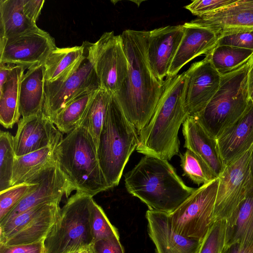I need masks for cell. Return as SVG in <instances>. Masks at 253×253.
<instances>
[{
    "label": "cell",
    "mask_w": 253,
    "mask_h": 253,
    "mask_svg": "<svg viewBox=\"0 0 253 253\" xmlns=\"http://www.w3.org/2000/svg\"><path fill=\"white\" fill-rule=\"evenodd\" d=\"M23 0H0V39L20 35L39 27L24 14Z\"/></svg>",
    "instance_id": "27"
},
{
    "label": "cell",
    "mask_w": 253,
    "mask_h": 253,
    "mask_svg": "<svg viewBox=\"0 0 253 253\" xmlns=\"http://www.w3.org/2000/svg\"><path fill=\"white\" fill-rule=\"evenodd\" d=\"M60 200L52 202L20 231L0 244L13 246L31 244L45 239L59 215Z\"/></svg>",
    "instance_id": "24"
},
{
    "label": "cell",
    "mask_w": 253,
    "mask_h": 253,
    "mask_svg": "<svg viewBox=\"0 0 253 253\" xmlns=\"http://www.w3.org/2000/svg\"><path fill=\"white\" fill-rule=\"evenodd\" d=\"M251 170L252 173V176L253 178V152L252 153V159H251Z\"/></svg>",
    "instance_id": "47"
},
{
    "label": "cell",
    "mask_w": 253,
    "mask_h": 253,
    "mask_svg": "<svg viewBox=\"0 0 253 253\" xmlns=\"http://www.w3.org/2000/svg\"><path fill=\"white\" fill-rule=\"evenodd\" d=\"M57 47L47 32L38 28L20 35L0 39V63L29 69L44 64Z\"/></svg>",
    "instance_id": "12"
},
{
    "label": "cell",
    "mask_w": 253,
    "mask_h": 253,
    "mask_svg": "<svg viewBox=\"0 0 253 253\" xmlns=\"http://www.w3.org/2000/svg\"><path fill=\"white\" fill-rule=\"evenodd\" d=\"M224 167L239 157L253 144V104L251 101L244 114L215 139Z\"/></svg>",
    "instance_id": "19"
},
{
    "label": "cell",
    "mask_w": 253,
    "mask_h": 253,
    "mask_svg": "<svg viewBox=\"0 0 253 253\" xmlns=\"http://www.w3.org/2000/svg\"><path fill=\"white\" fill-rule=\"evenodd\" d=\"M56 146H50L23 156H16L11 186L25 182L34 174L54 163Z\"/></svg>",
    "instance_id": "28"
},
{
    "label": "cell",
    "mask_w": 253,
    "mask_h": 253,
    "mask_svg": "<svg viewBox=\"0 0 253 253\" xmlns=\"http://www.w3.org/2000/svg\"><path fill=\"white\" fill-rule=\"evenodd\" d=\"M253 144L239 157L225 167L218 177L219 183L212 216V224L231 220L253 187L251 159Z\"/></svg>",
    "instance_id": "9"
},
{
    "label": "cell",
    "mask_w": 253,
    "mask_h": 253,
    "mask_svg": "<svg viewBox=\"0 0 253 253\" xmlns=\"http://www.w3.org/2000/svg\"><path fill=\"white\" fill-rule=\"evenodd\" d=\"M97 90L87 91L76 97L52 118V122L62 133L68 134L79 127L83 115Z\"/></svg>",
    "instance_id": "30"
},
{
    "label": "cell",
    "mask_w": 253,
    "mask_h": 253,
    "mask_svg": "<svg viewBox=\"0 0 253 253\" xmlns=\"http://www.w3.org/2000/svg\"><path fill=\"white\" fill-rule=\"evenodd\" d=\"M97 150L91 136L82 127L63 137L54 150L57 165L75 190L92 197L110 189Z\"/></svg>",
    "instance_id": "4"
},
{
    "label": "cell",
    "mask_w": 253,
    "mask_h": 253,
    "mask_svg": "<svg viewBox=\"0 0 253 253\" xmlns=\"http://www.w3.org/2000/svg\"><path fill=\"white\" fill-rule=\"evenodd\" d=\"M216 70L224 74L247 63L253 55V50L226 45H216L209 54Z\"/></svg>",
    "instance_id": "31"
},
{
    "label": "cell",
    "mask_w": 253,
    "mask_h": 253,
    "mask_svg": "<svg viewBox=\"0 0 253 253\" xmlns=\"http://www.w3.org/2000/svg\"><path fill=\"white\" fill-rule=\"evenodd\" d=\"M63 138L62 133L43 111L36 115L22 118L14 136L16 156L56 145Z\"/></svg>",
    "instance_id": "15"
},
{
    "label": "cell",
    "mask_w": 253,
    "mask_h": 253,
    "mask_svg": "<svg viewBox=\"0 0 253 253\" xmlns=\"http://www.w3.org/2000/svg\"><path fill=\"white\" fill-rule=\"evenodd\" d=\"M76 253H93V252L90 246L77 251Z\"/></svg>",
    "instance_id": "46"
},
{
    "label": "cell",
    "mask_w": 253,
    "mask_h": 253,
    "mask_svg": "<svg viewBox=\"0 0 253 253\" xmlns=\"http://www.w3.org/2000/svg\"><path fill=\"white\" fill-rule=\"evenodd\" d=\"M52 202L34 207L0 226V243L20 231L36 216L44 211Z\"/></svg>",
    "instance_id": "36"
},
{
    "label": "cell",
    "mask_w": 253,
    "mask_h": 253,
    "mask_svg": "<svg viewBox=\"0 0 253 253\" xmlns=\"http://www.w3.org/2000/svg\"><path fill=\"white\" fill-rule=\"evenodd\" d=\"M138 143V133L125 116L114 94L100 133L97 156L110 189L117 186Z\"/></svg>",
    "instance_id": "5"
},
{
    "label": "cell",
    "mask_w": 253,
    "mask_h": 253,
    "mask_svg": "<svg viewBox=\"0 0 253 253\" xmlns=\"http://www.w3.org/2000/svg\"><path fill=\"white\" fill-rule=\"evenodd\" d=\"M113 94L101 87L99 88L91 99L80 123L79 127L84 128L88 132L97 149Z\"/></svg>",
    "instance_id": "29"
},
{
    "label": "cell",
    "mask_w": 253,
    "mask_h": 253,
    "mask_svg": "<svg viewBox=\"0 0 253 253\" xmlns=\"http://www.w3.org/2000/svg\"><path fill=\"white\" fill-rule=\"evenodd\" d=\"M189 22L210 29L218 37L253 31V0H237L218 11Z\"/></svg>",
    "instance_id": "17"
},
{
    "label": "cell",
    "mask_w": 253,
    "mask_h": 253,
    "mask_svg": "<svg viewBox=\"0 0 253 253\" xmlns=\"http://www.w3.org/2000/svg\"><path fill=\"white\" fill-rule=\"evenodd\" d=\"M127 192L149 210L170 214L196 189L187 186L168 161L144 155L125 175Z\"/></svg>",
    "instance_id": "3"
},
{
    "label": "cell",
    "mask_w": 253,
    "mask_h": 253,
    "mask_svg": "<svg viewBox=\"0 0 253 253\" xmlns=\"http://www.w3.org/2000/svg\"><path fill=\"white\" fill-rule=\"evenodd\" d=\"M248 87L251 99L253 97V55L248 61Z\"/></svg>",
    "instance_id": "45"
},
{
    "label": "cell",
    "mask_w": 253,
    "mask_h": 253,
    "mask_svg": "<svg viewBox=\"0 0 253 253\" xmlns=\"http://www.w3.org/2000/svg\"><path fill=\"white\" fill-rule=\"evenodd\" d=\"M76 252H72V253H76Z\"/></svg>",
    "instance_id": "49"
},
{
    "label": "cell",
    "mask_w": 253,
    "mask_h": 253,
    "mask_svg": "<svg viewBox=\"0 0 253 253\" xmlns=\"http://www.w3.org/2000/svg\"><path fill=\"white\" fill-rule=\"evenodd\" d=\"M149 236L156 253H199L203 241L185 237L172 229L168 213L147 210Z\"/></svg>",
    "instance_id": "18"
},
{
    "label": "cell",
    "mask_w": 253,
    "mask_h": 253,
    "mask_svg": "<svg viewBox=\"0 0 253 253\" xmlns=\"http://www.w3.org/2000/svg\"><path fill=\"white\" fill-rule=\"evenodd\" d=\"M184 101L189 116L202 111L217 91L221 74L216 70L208 54L192 64L185 72Z\"/></svg>",
    "instance_id": "14"
},
{
    "label": "cell",
    "mask_w": 253,
    "mask_h": 253,
    "mask_svg": "<svg viewBox=\"0 0 253 253\" xmlns=\"http://www.w3.org/2000/svg\"><path fill=\"white\" fill-rule=\"evenodd\" d=\"M184 33L169 71L168 76L177 75L180 70L195 57L208 55L217 45L218 36L208 28L189 22L183 24Z\"/></svg>",
    "instance_id": "20"
},
{
    "label": "cell",
    "mask_w": 253,
    "mask_h": 253,
    "mask_svg": "<svg viewBox=\"0 0 253 253\" xmlns=\"http://www.w3.org/2000/svg\"><path fill=\"white\" fill-rule=\"evenodd\" d=\"M85 54L78 67L65 81H45L43 112L51 120L73 99L87 91H95L100 83L88 56L87 41L84 42Z\"/></svg>",
    "instance_id": "11"
},
{
    "label": "cell",
    "mask_w": 253,
    "mask_h": 253,
    "mask_svg": "<svg viewBox=\"0 0 253 253\" xmlns=\"http://www.w3.org/2000/svg\"><path fill=\"white\" fill-rule=\"evenodd\" d=\"M44 2V0H23L22 7L25 15L36 23Z\"/></svg>",
    "instance_id": "42"
},
{
    "label": "cell",
    "mask_w": 253,
    "mask_h": 253,
    "mask_svg": "<svg viewBox=\"0 0 253 253\" xmlns=\"http://www.w3.org/2000/svg\"><path fill=\"white\" fill-rule=\"evenodd\" d=\"M184 33L183 24L149 31L147 57L154 74L161 82L168 76Z\"/></svg>",
    "instance_id": "16"
},
{
    "label": "cell",
    "mask_w": 253,
    "mask_h": 253,
    "mask_svg": "<svg viewBox=\"0 0 253 253\" xmlns=\"http://www.w3.org/2000/svg\"><path fill=\"white\" fill-rule=\"evenodd\" d=\"M28 180L36 182L37 186L0 221V226L34 207L45 203L61 201L64 196L68 198L72 192L75 190L56 161L34 174Z\"/></svg>",
    "instance_id": "13"
},
{
    "label": "cell",
    "mask_w": 253,
    "mask_h": 253,
    "mask_svg": "<svg viewBox=\"0 0 253 253\" xmlns=\"http://www.w3.org/2000/svg\"><path fill=\"white\" fill-rule=\"evenodd\" d=\"M252 103L253 104V97H252V98L250 99Z\"/></svg>",
    "instance_id": "48"
},
{
    "label": "cell",
    "mask_w": 253,
    "mask_h": 253,
    "mask_svg": "<svg viewBox=\"0 0 253 253\" xmlns=\"http://www.w3.org/2000/svg\"><path fill=\"white\" fill-rule=\"evenodd\" d=\"M44 240L31 244L13 246L0 244V253H45Z\"/></svg>",
    "instance_id": "41"
},
{
    "label": "cell",
    "mask_w": 253,
    "mask_h": 253,
    "mask_svg": "<svg viewBox=\"0 0 253 253\" xmlns=\"http://www.w3.org/2000/svg\"><path fill=\"white\" fill-rule=\"evenodd\" d=\"M217 45H226L253 50V31L238 32L219 37Z\"/></svg>",
    "instance_id": "39"
},
{
    "label": "cell",
    "mask_w": 253,
    "mask_h": 253,
    "mask_svg": "<svg viewBox=\"0 0 253 253\" xmlns=\"http://www.w3.org/2000/svg\"><path fill=\"white\" fill-rule=\"evenodd\" d=\"M25 70L14 66L0 89V122L6 128H12L19 121L20 83Z\"/></svg>",
    "instance_id": "25"
},
{
    "label": "cell",
    "mask_w": 253,
    "mask_h": 253,
    "mask_svg": "<svg viewBox=\"0 0 253 253\" xmlns=\"http://www.w3.org/2000/svg\"><path fill=\"white\" fill-rule=\"evenodd\" d=\"M89 224L92 242L113 237H120L118 229L110 222L102 208L92 198Z\"/></svg>",
    "instance_id": "34"
},
{
    "label": "cell",
    "mask_w": 253,
    "mask_h": 253,
    "mask_svg": "<svg viewBox=\"0 0 253 253\" xmlns=\"http://www.w3.org/2000/svg\"><path fill=\"white\" fill-rule=\"evenodd\" d=\"M222 253H253V244L243 245L239 243H234L225 246Z\"/></svg>",
    "instance_id": "43"
},
{
    "label": "cell",
    "mask_w": 253,
    "mask_h": 253,
    "mask_svg": "<svg viewBox=\"0 0 253 253\" xmlns=\"http://www.w3.org/2000/svg\"><path fill=\"white\" fill-rule=\"evenodd\" d=\"M45 67H32L22 76L19 87V109L23 118L42 111L44 102Z\"/></svg>",
    "instance_id": "22"
},
{
    "label": "cell",
    "mask_w": 253,
    "mask_h": 253,
    "mask_svg": "<svg viewBox=\"0 0 253 253\" xmlns=\"http://www.w3.org/2000/svg\"><path fill=\"white\" fill-rule=\"evenodd\" d=\"M88 56L101 87L115 94L121 88L128 73V61L121 37L113 31L103 33L95 43L87 42Z\"/></svg>",
    "instance_id": "10"
},
{
    "label": "cell",
    "mask_w": 253,
    "mask_h": 253,
    "mask_svg": "<svg viewBox=\"0 0 253 253\" xmlns=\"http://www.w3.org/2000/svg\"><path fill=\"white\" fill-rule=\"evenodd\" d=\"M237 0H195L184 6L192 14L201 17L214 13L235 2Z\"/></svg>",
    "instance_id": "38"
},
{
    "label": "cell",
    "mask_w": 253,
    "mask_h": 253,
    "mask_svg": "<svg viewBox=\"0 0 253 253\" xmlns=\"http://www.w3.org/2000/svg\"><path fill=\"white\" fill-rule=\"evenodd\" d=\"M16 65L0 63V89L2 87L11 70Z\"/></svg>",
    "instance_id": "44"
},
{
    "label": "cell",
    "mask_w": 253,
    "mask_h": 253,
    "mask_svg": "<svg viewBox=\"0 0 253 253\" xmlns=\"http://www.w3.org/2000/svg\"><path fill=\"white\" fill-rule=\"evenodd\" d=\"M185 83V72L168 76L164 81L154 114L138 132L137 152L167 161L179 154V129L189 116L184 101Z\"/></svg>",
    "instance_id": "2"
},
{
    "label": "cell",
    "mask_w": 253,
    "mask_h": 253,
    "mask_svg": "<svg viewBox=\"0 0 253 253\" xmlns=\"http://www.w3.org/2000/svg\"><path fill=\"white\" fill-rule=\"evenodd\" d=\"M85 54V46L58 48L53 50L44 64L45 81L49 83L66 80L78 67Z\"/></svg>",
    "instance_id": "23"
},
{
    "label": "cell",
    "mask_w": 253,
    "mask_h": 253,
    "mask_svg": "<svg viewBox=\"0 0 253 253\" xmlns=\"http://www.w3.org/2000/svg\"><path fill=\"white\" fill-rule=\"evenodd\" d=\"M90 247L93 253H125L120 237H117L97 240L92 243Z\"/></svg>",
    "instance_id": "40"
},
{
    "label": "cell",
    "mask_w": 253,
    "mask_h": 253,
    "mask_svg": "<svg viewBox=\"0 0 253 253\" xmlns=\"http://www.w3.org/2000/svg\"><path fill=\"white\" fill-rule=\"evenodd\" d=\"M226 227V220L213 222L202 241L199 253H222L225 245Z\"/></svg>",
    "instance_id": "37"
},
{
    "label": "cell",
    "mask_w": 253,
    "mask_h": 253,
    "mask_svg": "<svg viewBox=\"0 0 253 253\" xmlns=\"http://www.w3.org/2000/svg\"><path fill=\"white\" fill-rule=\"evenodd\" d=\"M248 72V62L221 74L216 93L205 108L193 116L215 139L241 117L249 104Z\"/></svg>",
    "instance_id": "6"
},
{
    "label": "cell",
    "mask_w": 253,
    "mask_h": 253,
    "mask_svg": "<svg viewBox=\"0 0 253 253\" xmlns=\"http://www.w3.org/2000/svg\"><path fill=\"white\" fill-rule=\"evenodd\" d=\"M93 197L81 191L70 197L44 240L45 253H70L92 243L89 218Z\"/></svg>",
    "instance_id": "7"
},
{
    "label": "cell",
    "mask_w": 253,
    "mask_h": 253,
    "mask_svg": "<svg viewBox=\"0 0 253 253\" xmlns=\"http://www.w3.org/2000/svg\"><path fill=\"white\" fill-rule=\"evenodd\" d=\"M218 183L216 177L202 185L173 212L168 214L175 232L186 238L203 240L212 224Z\"/></svg>",
    "instance_id": "8"
},
{
    "label": "cell",
    "mask_w": 253,
    "mask_h": 253,
    "mask_svg": "<svg viewBox=\"0 0 253 253\" xmlns=\"http://www.w3.org/2000/svg\"><path fill=\"white\" fill-rule=\"evenodd\" d=\"M182 131L185 139L184 147L200 157L215 177H218L225 167L220 159L215 139L192 116H189L183 123Z\"/></svg>",
    "instance_id": "21"
},
{
    "label": "cell",
    "mask_w": 253,
    "mask_h": 253,
    "mask_svg": "<svg viewBox=\"0 0 253 253\" xmlns=\"http://www.w3.org/2000/svg\"><path fill=\"white\" fill-rule=\"evenodd\" d=\"M16 157L14 136L8 131L0 132V192L11 187Z\"/></svg>",
    "instance_id": "33"
},
{
    "label": "cell",
    "mask_w": 253,
    "mask_h": 253,
    "mask_svg": "<svg viewBox=\"0 0 253 253\" xmlns=\"http://www.w3.org/2000/svg\"><path fill=\"white\" fill-rule=\"evenodd\" d=\"M179 157L182 175L188 177L194 183L203 185L216 178L206 163L192 151L187 149L180 154Z\"/></svg>",
    "instance_id": "32"
},
{
    "label": "cell",
    "mask_w": 253,
    "mask_h": 253,
    "mask_svg": "<svg viewBox=\"0 0 253 253\" xmlns=\"http://www.w3.org/2000/svg\"><path fill=\"white\" fill-rule=\"evenodd\" d=\"M37 185L36 182L28 180L0 192V221Z\"/></svg>",
    "instance_id": "35"
},
{
    "label": "cell",
    "mask_w": 253,
    "mask_h": 253,
    "mask_svg": "<svg viewBox=\"0 0 253 253\" xmlns=\"http://www.w3.org/2000/svg\"><path fill=\"white\" fill-rule=\"evenodd\" d=\"M149 33L128 29L120 35L128 61V73L120 89L114 94L138 133L152 118L164 84V81L154 74L148 61Z\"/></svg>",
    "instance_id": "1"
},
{
    "label": "cell",
    "mask_w": 253,
    "mask_h": 253,
    "mask_svg": "<svg viewBox=\"0 0 253 253\" xmlns=\"http://www.w3.org/2000/svg\"><path fill=\"white\" fill-rule=\"evenodd\" d=\"M253 244V187L233 218L227 222L225 245Z\"/></svg>",
    "instance_id": "26"
}]
</instances>
